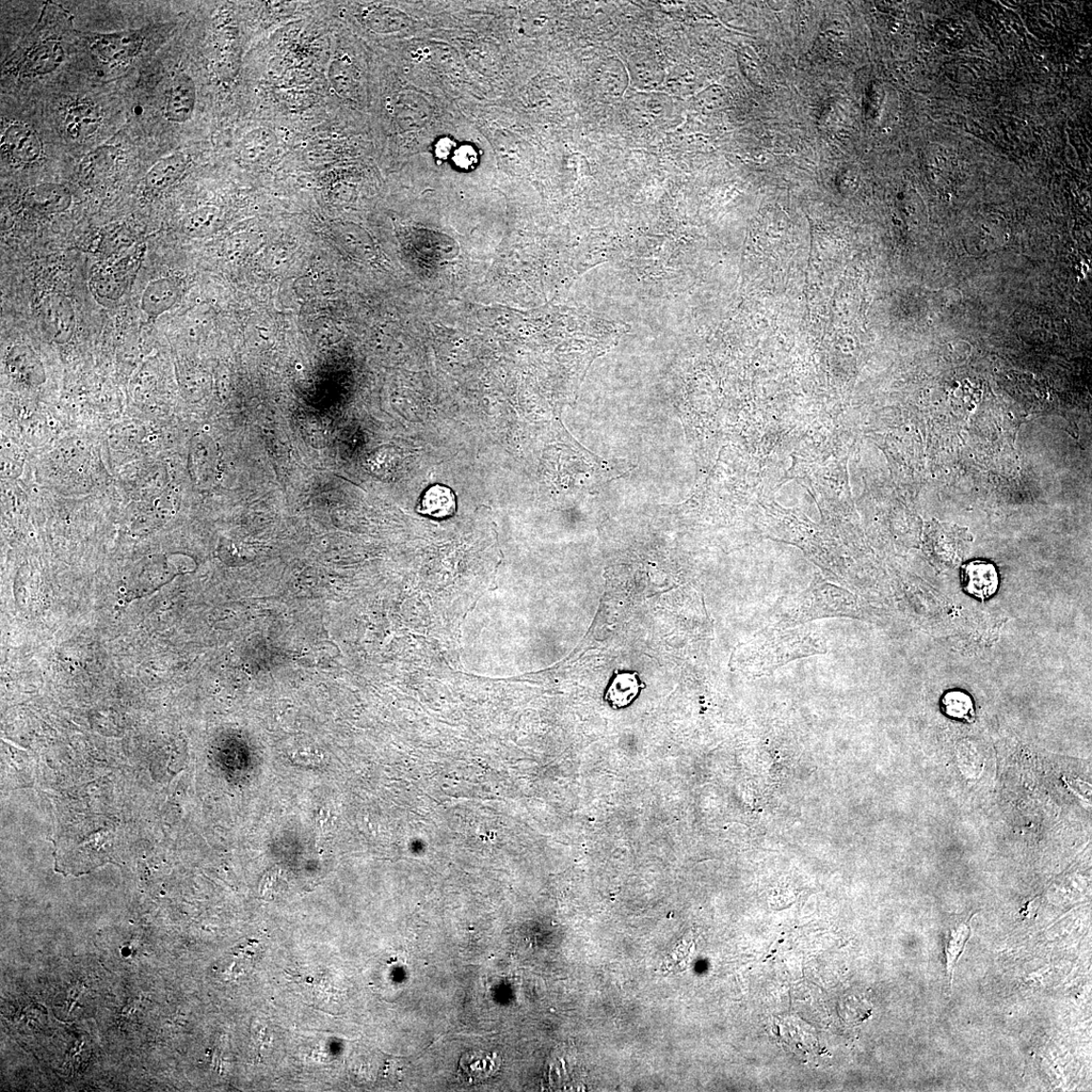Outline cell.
I'll return each instance as SVG.
<instances>
[{
  "label": "cell",
  "instance_id": "obj_1",
  "mask_svg": "<svg viewBox=\"0 0 1092 1092\" xmlns=\"http://www.w3.org/2000/svg\"><path fill=\"white\" fill-rule=\"evenodd\" d=\"M827 653L821 626L807 623L784 629L769 625L740 650L736 665L753 677H764L800 658Z\"/></svg>",
  "mask_w": 1092,
  "mask_h": 1092
},
{
  "label": "cell",
  "instance_id": "obj_2",
  "mask_svg": "<svg viewBox=\"0 0 1092 1092\" xmlns=\"http://www.w3.org/2000/svg\"><path fill=\"white\" fill-rule=\"evenodd\" d=\"M859 606L852 593L815 577L810 586L800 593L782 598L774 609L770 621L776 628H795L824 618H857Z\"/></svg>",
  "mask_w": 1092,
  "mask_h": 1092
},
{
  "label": "cell",
  "instance_id": "obj_3",
  "mask_svg": "<svg viewBox=\"0 0 1092 1092\" xmlns=\"http://www.w3.org/2000/svg\"><path fill=\"white\" fill-rule=\"evenodd\" d=\"M64 56L63 47L55 39L26 40L9 64L25 76L44 75L55 70Z\"/></svg>",
  "mask_w": 1092,
  "mask_h": 1092
},
{
  "label": "cell",
  "instance_id": "obj_4",
  "mask_svg": "<svg viewBox=\"0 0 1092 1092\" xmlns=\"http://www.w3.org/2000/svg\"><path fill=\"white\" fill-rule=\"evenodd\" d=\"M38 311L45 331L54 342L66 344L71 341L76 329V316L67 297L57 293L47 295Z\"/></svg>",
  "mask_w": 1092,
  "mask_h": 1092
},
{
  "label": "cell",
  "instance_id": "obj_5",
  "mask_svg": "<svg viewBox=\"0 0 1092 1092\" xmlns=\"http://www.w3.org/2000/svg\"><path fill=\"white\" fill-rule=\"evenodd\" d=\"M90 50L103 61L125 62L134 58L141 50L144 38L139 30H125L110 34L87 36Z\"/></svg>",
  "mask_w": 1092,
  "mask_h": 1092
},
{
  "label": "cell",
  "instance_id": "obj_6",
  "mask_svg": "<svg viewBox=\"0 0 1092 1092\" xmlns=\"http://www.w3.org/2000/svg\"><path fill=\"white\" fill-rule=\"evenodd\" d=\"M72 203L70 190L58 184L31 186L23 195V204L39 215H55L68 210Z\"/></svg>",
  "mask_w": 1092,
  "mask_h": 1092
},
{
  "label": "cell",
  "instance_id": "obj_7",
  "mask_svg": "<svg viewBox=\"0 0 1092 1092\" xmlns=\"http://www.w3.org/2000/svg\"><path fill=\"white\" fill-rule=\"evenodd\" d=\"M196 103L197 88L194 80L185 73L176 74L167 93L166 119L178 124L189 121L194 115Z\"/></svg>",
  "mask_w": 1092,
  "mask_h": 1092
},
{
  "label": "cell",
  "instance_id": "obj_8",
  "mask_svg": "<svg viewBox=\"0 0 1092 1092\" xmlns=\"http://www.w3.org/2000/svg\"><path fill=\"white\" fill-rule=\"evenodd\" d=\"M961 582L969 595L987 600L995 595L1000 587L997 567L986 560H971L962 567Z\"/></svg>",
  "mask_w": 1092,
  "mask_h": 1092
},
{
  "label": "cell",
  "instance_id": "obj_9",
  "mask_svg": "<svg viewBox=\"0 0 1092 1092\" xmlns=\"http://www.w3.org/2000/svg\"><path fill=\"white\" fill-rule=\"evenodd\" d=\"M2 142L3 149L17 162L33 163L41 155V140L33 128L28 126L11 125L7 128Z\"/></svg>",
  "mask_w": 1092,
  "mask_h": 1092
},
{
  "label": "cell",
  "instance_id": "obj_10",
  "mask_svg": "<svg viewBox=\"0 0 1092 1092\" xmlns=\"http://www.w3.org/2000/svg\"><path fill=\"white\" fill-rule=\"evenodd\" d=\"M10 376L27 385H40L46 380L45 368L36 352L29 346H13L7 357Z\"/></svg>",
  "mask_w": 1092,
  "mask_h": 1092
},
{
  "label": "cell",
  "instance_id": "obj_11",
  "mask_svg": "<svg viewBox=\"0 0 1092 1092\" xmlns=\"http://www.w3.org/2000/svg\"><path fill=\"white\" fill-rule=\"evenodd\" d=\"M102 120L98 107L90 102L78 101L68 107L64 127L70 139L84 141L99 130Z\"/></svg>",
  "mask_w": 1092,
  "mask_h": 1092
},
{
  "label": "cell",
  "instance_id": "obj_12",
  "mask_svg": "<svg viewBox=\"0 0 1092 1092\" xmlns=\"http://www.w3.org/2000/svg\"><path fill=\"white\" fill-rule=\"evenodd\" d=\"M180 287L169 278L150 282L141 298V309L151 318H157L169 311L178 302Z\"/></svg>",
  "mask_w": 1092,
  "mask_h": 1092
},
{
  "label": "cell",
  "instance_id": "obj_13",
  "mask_svg": "<svg viewBox=\"0 0 1092 1092\" xmlns=\"http://www.w3.org/2000/svg\"><path fill=\"white\" fill-rule=\"evenodd\" d=\"M188 160L182 153H176L159 160L146 176V188L150 192H160L173 185L185 172Z\"/></svg>",
  "mask_w": 1092,
  "mask_h": 1092
},
{
  "label": "cell",
  "instance_id": "obj_14",
  "mask_svg": "<svg viewBox=\"0 0 1092 1092\" xmlns=\"http://www.w3.org/2000/svg\"><path fill=\"white\" fill-rule=\"evenodd\" d=\"M457 509L456 496L451 489L433 486L422 497L419 512L433 518L442 519L454 516Z\"/></svg>",
  "mask_w": 1092,
  "mask_h": 1092
},
{
  "label": "cell",
  "instance_id": "obj_15",
  "mask_svg": "<svg viewBox=\"0 0 1092 1092\" xmlns=\"http://www.w3.org/2000/svg\"><path fill=\"white\" fill-rule=\"evenodd\" d=\"M278 139L275 133L266 127L255 128L247 133L241 143V155L248 162H261L267 159L276 149Z\"/></svg>",
  "mask_w": 1092,
  "mask_h": 1092
},
{
  "label": "cell",
  "instance_id": "obj_16",
  "mask_svg": "<svg viewBox=\"0 0 1092 1092\" xmlns=\"http://www.w3.org/2000/svg\"><path fill=\"white\" fill-rule=\"evenodd\" d=\"M190 470L192 476L201 483L206 481L216 467V455L212 453V443L207 439L199 438L192 444L190 451Z\"/></svg>",
  "mask_w": 1092,
  "mask_h": 1092
},
{
  "label": "cell",
  "instance_id": "obj_17",
  "mask_svg": "<svg viewBox=\"0 0 1092 1092\" xmlns=\"http://www.w3.org/2000/svg\"><path fill=\"white\" fill-rule=\"evenodd\" d=\"M408 19L403 12L393 9H378L369 13L367 25L377 33H395L407 26Z\"/></svg>",
  "mask_w": 1092,
  "mask_h": 1092
},
{
  "label": "cell",
  "instance_id": "obj_18",
  "mask_svg": "<svg viewBox=\"0 0 1092 1092\" xmlns=\"http://www.w3.org/2000/svg\"><path fill=\"white\" fill-rule=\"evenodd\" d=\"M638 683L632 674L624 673L618 676L608 690L606 698L614 708H624L637 695Z\"/></svg>",
  "mask_w": 1092,
  "mask_h": 1092
},
{
  "label": "cell",
  "instance_id": "obj_19",
  "mask_svg": "<svg viewBox=\"0 0 1092 1092\" xmlns=\"http://www.w3.org/2000/svg\"><path fill=\"white\" fill-rule=\"evenodd\" d=\"M942 706L947 716L957 719H969L974 715L971 697L962 692H950L942 699Z\"/></svg>",
  "mask_w": 1092,
  "mask_h": 1092
},
{
  "label": "cell",
  "instance_id": "obj_20",
  "mask_svg": "<svg viewBox=\"0 0 1092 1092\" xmlns=\"http://www.w3.org/2000/svg\"><path fill=\"white\" fill-rule=\"evenodd\" d=\"M492 1054L479 1055L478 1053L470 1054L461 1060L460 1068L470 1082L484 1080L492 1075L497 1070V1064L495 1059L485 1065H481L487 1062Z\"/></svg>",
  "mask_w": 1092,
  "mask_h": 1092
},
{
  "label": "cell",
  "instance_id": "obj_21",
  "mask_svg": "<svg viewBox=\"0 0 1092 1092\" xmlns=\"http://www.w3.org/2000/svg\"><path fill=\"white\" fill-rule=\"evenodd\" d=\"M329 77L336 91L343 96H347L355 89V71L344 60H335L332 63Z\"/></svg>",
  "mask_w": 1092,
  "mask_h": 1092
},
{
  "label": "cell",
  "instance_id": "obj_22",
  "mask_svg": "<svg viewBox=\"0 0 1092 1092\" xmlns=\"http://www.w3.org/2000/svg\"><path fill=\"white\" fill-rule=\"evenodd\" d=\"M219 217L220 213L217 208L204 207L185 219L184 228L189 234L206 233L216 226Z\"/></svg>",
  "mask_w": 1092,
  "mask_h": 1092
},
{
  "label": "cell",
  "instance_id": "obj_23",
  "mask_svg": "<svg viewBox=\"0 0 1092 1092\" xmlns=\"http://www.w3.org/2000/svg\"><path fill=\"white\" fill-rule=\"evenodd\" d=\"M401 107L400 108L401 118L404 122L408 123L410 127H420L429 118L428 107L419 96L412 94L407 98L401 99Z\"/></svg>",
  "mask_w": 1092,
  "mask_h": 1092
},
{
  "label": "cell",
  "instance_id": "obj_24",
  "mask_svg": "<svg viewBox=\"0 0 1092 1092\" xmlns=\"http://www.w3.org/2000/svg\"><path fill=\"white\" fill-rule=\"evenodd\" d=\"M969 937L970 929L967 926H961L956 930H953L950 935V939L949 942H947L946 946V959L947 970H949V974H951V976L959 957L965 949L966 942L968 941Z\"/></svg>",
  "mask_w": 1092,
  "mask_h": 1092
}]
</instances>
